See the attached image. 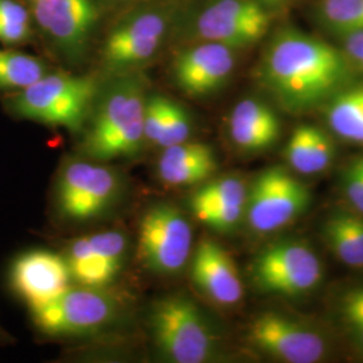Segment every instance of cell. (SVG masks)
I'll return each mask as SVG.
<instances>
[{"label": "cell", "mask_w": 363, "mask_h": 363, "mask_svg": "<svg viewBox=\"0 0 363 363\" xmlns=\"http://www.w3.org/2000/svg\"><path fill=\"white\" fill-rule=\"evenodd\" d=\"M349 60L325 40L295 28L279 31L259 65V78L288 111L331 100L350 81Z\"/></svg>", "instance_id": "obj_1"}, {"label": "cell", "mask_w": 363, "mask_h": 363, "mask_svg": "<svg viewBox=\"0 0 363 363\" xmlns=\"http://www.w3.org/2000/svg\"><path fill=\"white\" fill-rule=\"evenodd\" d=\"M145 91L135 76L115 81L101 99L84 140V152L94 160H112L139 154L145 142Z\"/></svg>", "instance_id": "obj_2"}, {"label": "cell", "mask_w": 363, "mask_h": 363, "mask_svg": "<svg viewBox=\"0 0 363 363\" xmlns=\"http://www.w3.org/2000/svg\"><path fill=\"white\" fill-rule=\"evenodd\" d=\"M96 93L93 78L49 72L26 89L11 93L6 108L18 118L77 130L89 115Z\"/></svg>", "instance_id": "obj_3"}, {"label": "cell", "mask_w": 363, "mask_h": 363, "mask_svg": "<svg viewBox=\"0 0 363 363\" xmlns=\"http://www.w3.org/2000/svg\"><path fill=\"white\" fill-rule=\"evenodd\" d=\"M151 331L156 349L169 362H208L217 352L216 337L203 313L184 296H167L156 303Z\"/></svg>", "instance_id": "obj_4"}, {"label": "cell", "mask_w": 363, "mask_h": 363, "mask_svg": "<svg viewBox=\"0 0 363 363\" xmlns=\"http://www.w3.org/2000/svg\"><path fill=\"white\" fill-rule=\"evenodd\" d=\"M39 331L49 337H82L101 331L118 313V303L101 288L69 286L50 301L30 308Z\"/></svg>", "instance_id": "obj_5"}, {"label": "cell", "mask_w": 363, "mask_h": 363, "mask_svg": "<svg viewBox=\"0 0 363 363\" xmlns=\"http://www.w3.org/2000/svg\"><path fill=\"white\" fill-rule=\"evenodd\" d=\"M172 10L163 4L138 7L123 16L105 39L103 60L111 70L143 65L160 50L169 34Z\"/></svg>", "instance_id": "obj_6"}, {"label": "cell", "mask_w": 363, "mask_h": 363, "mask_svg": "<svg viewBox=\"0 0 363 363\" xmlns=\"http://www.w3.org/2000/svg\"><path fill=\"white\" fill-rule=\"evenodd\" d=\"M193 229L181 210L159 203L144 213L139 226L138 255L157 274L181 272L191 256Z\"/></svg>", "instance_id": "obj_7"}, {"label": "cell", "mask_w": 363, "mask_h": 363, "mask_svg": "<svg viewBox=\"0 0 363 363\" xmlns=\"http://www.w3.org/2000/svg\"><path fill=\"white\" fill-rule=\"evenodd\" d=\"M310 201L311 194L306 184L286 169H265L247 190V223L257 233H273L304 213Z\"/></svg>", "instance_id": "obj_8"}, {"label": "cell", "mask_w": 363, "mask_h": 363, "mask_svg": "<svg viewBox=\"0 0 363 363\" xmlns=\"http://www.w3.org/2000/svg\"><path fill=\"white\" fill-rule=\"evenodd\" d=\"M253 277L261 291L300 296L319 286L323 269L311 247L298 241H281L265 247L253 262Z\"/></svg>", "instance_id": "obj_9"}, {"label": "cell", "mask_w": 363, "mask_h": 363, "mask_svg": "<svg viewBox=\"0 0 363 363\" xmlns=\"http://www.w3.org/2000/svg\"><path fill=\"white\" fill-rule=\"evenodd\" d=\"M120 181L113 169L91 162H72L57 184V206L70 220H89L101 216L116 199Z\"/></svg>", "instance_id": "obj_10"}, {"label": "cell", "mask_w": 363, "mask_h": 363, "mask_svg": "<svg viewBox=\"0 0 363 363\" xmlns=\"http://www.w3.org/2000/svg\"><path fill=\"white\" fill-rule=\"evenodd\" d=\"M269 23L259 0H208L195 16L194 33L202 40L240 49L262 38Z\"/></svg>", "instance_id": "obj_11"}, {"label": "cell", "mask_w": 363, "mask_h": 363, "mask_svg": "<svg viewBox=\"0 0 363 363\" xmlns=\"http://www.w3.org/2000/svg\"><path fill=\"white\" fill-rule=\"evenodd\" d=\"M33 22L52 46L69 60L79 58L88 48L99 21L93 0H35Z\"/></svg>", "instance_id": "obj_12"}, {"label": "cell", "mask_w": 363, "mask_h": 363, "mask_svg": "<svg viewBox=\"0 0 363 363\" xmlns=\"http://www.w3.org/2000/svg\"><path fill=\"white\" fill-rule=\"evenodd\" d=\"M128 250V240L120 232L88 234L66 249V262L73 283L105 289L120 274Z\"/></svg>", "instance_id": "obj_13"}, {"label": "cell", "mask_w": 363, "mask_h": 363, "mask_svg": "<svg viewBox=\"0 0 363 363\" xmlns=\"http://www.w3.org/2000/svg\"><path fill=\"white\" fill-rule=\"evenodd\" d=\"M249 339L265 354L286 363H315L323 359V337L280 313L265 312L249 327Z\"/></svg>", "instance_id": "obj_14"}, {"label": "cell", "mask_w": 363, "mask_h": 363, "mask_svg": "<svg viewBox=\"0 0 363 363\" xmlns=\"http://www.w3.org/2000/svg\"><path fill=\"white\" fill-rule=\"evenodd\" d=\"M10 283L30 310L61 295L73 279L65 256L50 250H30L13 261Z\"/></svg>", "instance_id": "obj_15"}, {"label": "cell", "mask_w": 363, "mask_h": 363, "mask_svg": "<svg viewBox=\"0 0 363 363\" xmlns=\"http://www.w3.org/2000/svg\"><path fill=\"white\" fill-rule=\"evenodd\" d=\"M235 66L234 49L217 42L202 40L179 52L172 73L177 85L190 96H205L218 91Z\"/></svg>", "instance_id": "obj_16"}, {"label": "cell", "mask_w": 363, "mask_h": 363, "mask_svg": "<svg viewBox=\"0 0 363 363\" xmlns=\"http://www.w3.org/2000/svg\"><path fill=\"white\" fill-rule=\"evenodd\" d=\"M191 277L195 286L220 306H234L244 295L242 281L233 259L211 240H203L195 247Z\"/></svg>", "instance_id": "obj_17"}, {"label": "cell", "mask_w": 363, "mask_h": 363, "mask_svg": "<svg viewBox=\"0 0 363 363\" xmlns=\"http://www.w3.org/2000/svg\"><path fill=\"white\" fill-rule=\"evenodd\" d=\"M229 133L240 150L259 152L279 140L281 124L271 106L256 99H245L230 113Z\"/></svg>", "instance_id": "obj_18"}, {"label": "cell", "mask_w": 363, "mask_h": 363, "mask_svg": "<svg viewBox=\"0 0 363 363\" xmlns=\"http://www.w3.org/2000/svg\"><path fill=\"white\" fill-rule=\"evenodd\" d=\"M217 169L213 148L205 143L183 142L167 148L157 163L159 178L169 186H193L205 182Z\"/></svg>", "instance_id": "obj_19"}, {"label": "cell", "mask_w": 363, "mask_h": 363, "mask_svg": "<svg viewBox=\"0 0 363 363\" xmlns=\"http://www.w3.org/2000/svg\"><path fill=\"white\" fill-rule=\"evenodd\" d=\"M284 155L296 172L313 175L331 166L335 147L325 130L313 125H300L292 132Z\"/></svg>", "instance_id": "obj_20"}, {"label": "cell", "mask_w": 363, "mask_h": 363, "mask_svg": "<svg viewBox=\"0 0 363 363\" xmlns=\"http://www.w3.org/2000/svg\"><path fill=\"white\" fill-rule=\"evenodd\" d=\"M325 241L343 264L363 268V214L337 213L323 228Z\"/></svg>", "instance_id": "obj_21"}, {"label": "cell", "mask_w": 363, "mask_h": 363, "mask_svg": "<svg viewBox=\"0 0 363 363\" xmlns=\"http://www.w3.org/2000/svg\"><path fill=\"white\" fill-rule=\"evenodd\" d=\"M325 116L339 138L363 144V86L339 91L331 99Z\"/></svg>", "instance_id": "obj_22"}, {"label": "cell", "mask_w": 363, "mask_h": 363, "mask_svg": "<svg viewBox=\"0 0 363 363\" xmlns=\"http://www.w3.org/2000/svg\"><path fill=\"white\" fill-rule=\"evenodd\" d=\"M48 73V65L38 57L0 49V91L11 94L23 91Z\"/></svg>", "instance_id": "obj_23"}, {"label": "cell", "mask_w": 363, "mask_h": 363, "mask_svg": "<svg viewBox=\"0 0 363 363\" xmlns=\"http://www.w3.org/2000/svg\"><path fill=\"white\" fill-rule=\"evenodd\" d=\"M247 186L241 179L233 177L220 178L198 189L190 199V208L195 216L213 206L247 202Z\"/></svg>", "instance_id": "obj_24"}, {"label": "cell", "mask_w": 363, "mask_h": 363, "mask_svg": "<svg viewBox=\"0 0 363 363\" xmlns=\"http://www.w3.org/2000/svg\"><path fill=\"white\" fill-rule=\"evenodd\" d=\"M33 15L19 0H0V43L23 45L33 38Z\"/></svg>", "instance_id": "obj_25"}, {"label": "cell", "mask_w": 363, "mask_h": 363, "mask_svg": "<svg viewBox=\"0 0 363 363\" xmlns=\"http://www.w3.org/2000/svg\"><path fill=\"white\" fill-rule=\"evenodd\" d=\"M319 13L325 26L343 37L363 30V0H322Z\"/></svg>", "instance_id": "obj_26"}, {"label": "cell", "mask_w": 363, "mask_h": 363, "mask_svg": "<svg viewBox=\"0 0 363 363\" xmlns=\"http://www.w3.org/2000/svg\"><path fill=\"white\" fill-rule=\"evenodd\" d=\"M191 135V120L189 113L181 105L167 99L166 115L160 138L156 145L160 148H167L175 144L187 142Z\"/></svg>", "instance_id": "obj_27"}, {"label": "cell", "mask_w": 363, "mask_h": 363, "mask_svg": "<svg viewBox=\"0 0 363 363\" xmlns=\"http://www.w3.org/2000/svg\"><path fill=\"white\" fill-rule=\"evenodd\" d=\"M245 203L247 202H237L213 206L195 214V218L216 230L226 232L233 229L241 220L242 216L245 214Z\"/></svg>", "instance_id": "obj_28"}, {"label": "cell", "mask_w": 363, "mask_h": 363, "mask_svg": "<svg viewBox=\"0 0 363 363\" xmlns=\"http://www.w3.org/2000/svg\"><path fill=\"white\" fill-rule=\"evenodd\" d=\"M167 97L151 96L147 97L145 111H144V138L148 143H157L166 115Z\"/></svg>", "instance_id": "obj_29"}, {"label": "cell", "mask_w": 363, "mask_h": 363, "mask_svg": "<svg viewBox=\"0 0 363 363\" xmlns=\"http://www.w3.org/2000/svg\"><path fill=\"white\" fill-rule=\"evenodd\" d=\"M343 318L350 327L352 337L363 349V286L351 289L343 298Z\"/></svg>", "instance_id": "obj_30"}, {"label": "cell", "mask_w": 363, "mask_h": 363, "mask_svg": "<svg viewBox=\"0 0 363 363\" xmlns=\"http://www.w3.org/2000/svg\"><path fill=\"white\" fill-rule=\"evenodd\" d=\"M343 189L351 205L363 214V157L355 159L345 171Z\"/></svg>", "instance_id": "obj_31"}, {"label": "cell", "mask_w": 363, "mask_h": 363, "mask_svg": "<svg viewBox=\"0 0 363 363\" xmlns=\"http://www.w3.org/2000/svg\"><path fill=\"white\" fill-rule=\"evenodd\" d=\"M345 52L347 55V60L352 61L355 65L363 70V42L354 37L346 35L345 37Z\"/></svg>", "instance_id": "obj_32"}, {"label": "cell", "mask_w": 363, "mask_h": 363, "mask_svg": "<svg viewBox=\"0 0 363 363\" xmlns=\"http://www.w3.org/2000/svg\"><path fill=\"white\" fill-rule=\"evenodd\" d=\"M11 340V337L0 327V342H3V343H6V342H10Z\"/></svg>", "instance_id": "obj_33"}, {"label": "cell", "mask_w": 363, "mask_h": 363, "mask_svg": "<svg viewBox=\"0 0 363 363\" xmlns=\"http://www.w3.org/2000/svg\"><path fill=\"white\" fill-rule=\"evenodd\" d=\"M280 1H283V0H268V4H277Z\"/></svg>", "instance_id": "obj_34"}, {"label": "cell", "mask_w": 363, "mask_h": 363, "mask_svg": "<svg viewBox=\"0 0 363 363\" xmlns=\"http://www.w3.org/2000/svg\"><path fill=\"white\" fill-rule=\"evenodd\" d=\"M259 1H264V3H268V0H259Z\"/></svg>", "instance_id": "obj_35"}, {"label": "cell", "mask_w": 363, "mask_h": 363, "mask_svg": "<svg viewBox=\"0 0 363 363\" xmlns=\"http://www.w3.org/2000/svg\"><path fill=\"white\" fill-rule=\"evenodd\" d=\"M30 1H31V3H33V1H35V0H30Z\"/></svg>", "instance_id": "obj_36"}]
</instances>
